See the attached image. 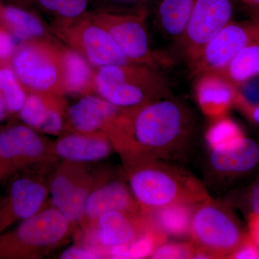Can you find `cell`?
I'll return each mask as SVG.
<instances>
[{"label":"cell","instance_id":"cell-39","mask_svg":"<svg viewBox=\"0 0 259 259\" xmlns=\"http://www.w3.org/2000/svg\"><path fill=\"white\" fill-rule=\"evenodd\" d=\"M247 115L253 120V122L259 125V104L254 108L252 109Z\"/></svg>","mask_w":259,"mask_h":259},{"label":"cell","instance_id":"cell-30","mask_svg":"<svg viewBox=\"0 0 259 259\" xmlns=\"http://www.w3.org/2000/svg\"><path fill=\"white\" fill-rule=\"evenodd\" d=\"M156 0H94V10L116 13H149Z\"/></svg>","mask_w":259,"mask_h":259},{"label":"cell","instance_id":"cell-25","mask_svg":"<svg viewBox=\"0 0 259 259\" xmlns=\"http://www.w3.org/2000/svg\"><path fill=\"white\" fill-rule=\"evenodd\" d=\"M220 75L237 88L259 77V41L242 49Z\"/></svg>","mask_w":259,"mask_h":259},{"label":"cell","instance_id":"cell-2","mask_svg":"<svg viewBox=\"0 0 259 259\" xmlns=\"http://www.w3.org/2000/svg\"><path fill=\"white\" fill-rule=\"evenodd\" d=\"M130 115L133 137L141 151L166 161L180 159L188 151L194 118L179 100L164 97L130 112Z\"/></svg>","mask_w":259,"mask_h":259},{"label":"cell","instance_id":"cell-37","mask_svg":"<svg viewBox=\"0 0 259 259\" xmlns=\"http://www.w3.org/2000/svg\"><path fill=\"white\" fill-rule=\"evenodd\" d=\"M9 2V5H15L20 8L30 10L34 6H37V0H5Z\"/></svg>","mask_w":259,"mask_h":259},{"label":"cell","instance_id":"cell-1","mask_svg":"<svg viewBox=\"0 0 259 259\" xmlns=\"http://www.w3.org/2000/svg\"><path fill=\"white\" fill-rule=\"evenodd\" d=\"M129 187L144 214L177 204L211 199L197 179L185 170L139 151L124 156Z\"/></svg>","mask_w":259,"mask_h":259},{"label":"cell","instance_id":"cell-28","mask_svg":"<svg viewBox=\"0 0 259 259\" xmlns=\"http://www.w3.org/2000/svg\"><path fill=\"white\" fill-rule=\"evenodd\" d=\"M212 120L205 135L206 142L209 149L229 144L245 136L240 126L226 115Z\"/></svg>","mask_w":259,"mask_h":259},{"label":"cell","instance_id":"cell-31","mask_svg":"<svg viewBox=\"0 0 259 259\" xmlns=\"http://www.w3.org/2000/svg\"><path fill=\"white\" fill-rule=\"evenodd\" d=\"M195 248L191 242H165L158 245L151 255V258H193Z\"/></svg>","mask_w":259,"mask_h":259},{"label":"cell","instance_id":"cell-26","mask_svg":"<svg viewBox=\"0 0 259 259\" xmlns=\"http://www.w3.org/2000/svg\"><path fill=\"white\" fill-rule=\"evenodd\" d=\"M60 95L28 93L23 106L18 112L25 125L38 131L47 120L53 105Z\"/></svg>","mask_w":259,"mask_h":259},{"label":"cell","instance_id":"cell-44","mask_svg":"<svg viewBox=\"0 0 259 259\" xmlns=\"http://www.w3.org/2000/svg\"><path fill=\"white\" fill-rule=\"evenodd\" d=\"M2 6H3V5H2L1 3H0V8H2Z\"/></svg>","mask_w":259,"mask_h":259},{"label":"cell","instance_id":"cell-27","mask_svg":"<svg viewBox=\"0 0 259 259\" xmlns=\"http://www.w3.org/2000/svg\"><path fill=\"white\" fill-rule=\"evenodd\" d=\"M0 93L9 113H18L25 103L28 93L19 81L10 64L0 66Z\"/></svg>","mask_w":259,"mask_h":259},{"label":"cell","instance_id":"cell-33","mask_svg":"<svg viewBox=\"0 0 259 259\" xmlns=\"http://www.w3.org/2000/svg\"><path fill=\"white\" fill-rule=\"evenodd\" d=\"M16 48L11 34L1 25V28H0V66L10 64V61L14 54Z\"/></svg>","mask_w":259,"mask_h":259},{"label":"cell","instance_id":"cell-10","mask_svg":"<svg viewBox=\"0 0 259 259\" xmlns=\"http://www.w3.org/2000/svg\"><path fill=\"white\" fill-rule=\"evenodd\" d=\"M234 15V0H194L185 36L181 41L191 61L202 48L228 25Z\"/></svg>","mask_w":259,"mask_h":259},{"label":"cell","instance_id":"cell-6","mask_svg":"<svg viewBox=\"0 0 259 259\" xmlns=\"http://www.w3.org/2000/svg\"><path fill=\"white\" fill-rule=\"evenodd\" d=\"M71 225L52 206L0 235V258H29L60 245L69 236Z\"/></svg>","mask_w":259,"mask_h":259},{"label":"cell","instance_id":"cell-13","mask_svg":"<svg viewBox=\"0 0 259 259\" xmlns=\"http://www.w3.org/2000/svg\"><path fill=\"white\" fill-rule=\"evenodd\" d=\"M46 151L41 136L25 124L10 126L0 132V165L5 176L38 161Z\"/></svg>","mask_w":259,"mask_h":259},{"label":"cell","instance_id":"cell-7","mask_svg":"<svg viewBox=\"0 0 259 259\" xmlns=\"http://www.w3.org/2000/svg\"><path fill=\"white\" fill-rule=\"evenodd\" d=\"M51 30L66 47L77 51L94 67L134 64L90 12L76 18L54 19Z\"/></svg>","mask_w":259,"mask_h":259},{"label":"cell","instance_id":"cell-16","mask_svg":"<svg viewBox=\"0 0 259 259\" xmlns=\"http://www.w3.org/2000/svg\"><path fill=\"white\" fill-rule=\"evenodd\" d=\"M95 238L99 246L107 250L126 244L151 226L144 213L109 211L97 218Z\"/></svg>","mask_w":259,"mask_h":259},{"label":"cell","instance_id":"cell-35","mask_svg":"<svg viewBox=\"0 0 259 259\" xmlns=\"http://www.w3.org/2000/svg\"><path fill=\"white\" fill-rule=\"evenodd\" d=\"M228 258L235 259H259V247L252 241L249 236L235 250Z\"/></svg>","mask_w":259,"mask_h":259},{"label":"cell","instance_id":"cell-8","mask_svg":"<svg viewBox=\"0 0 259 259\" xmlns=\"http://www.w3.org/2000/svg\"><path fill=\"white\" fill-rule=\"evenodd\" d=\"M90 13L106 29L131 62L156 69L168 64L169 59L153 50L151 46L146 25L147 13H116L102 10H93Z\"/></svg>","mask_w":259,"mask_h":259},{"label":"cell","instance_id":"cell-5","mask_svg":"<svg viewBox=\"0 0 259 259\" xmlns=\"http://www.w3.org/2000/svg\"><path fill=\"white\" fill-rule=\"evenodd\" d=\"M9 64L27 93L65 95L61 45L51 38L23 41Z\"/></svg>","mask_w":259,"mask_h":259},{"label":"cell","instance_id":"cell-34","mask_svg":"<svg viewBox=\"0 0 259 259\" xmlns=\"http://www.w3.org/2000/svg\"><path fill=\"white\" fill-rule=\"evenodd\" d=\"M243 199V205L248 215L259 214V177L248 187Z\"/></svg>","mask_w":259,"mask_h":259},{"label":"cell","instance_id":"cell-38","mask_svg":"<svg viewBox=\"0 0 259 259\" xmlns=\"http://www.w3.org/2000/svg\"><path fill=\"white\" fill-rule=\"evenodd\" d=\"M8 113H9V112H8L6 103H5L3 95L0 93V122L4 120Z\"/></svg>","mask_w":259,"mask_h":259},{"label":"cell","instance_id":"cell-19","mask_svg":"<svg viewBox=\"0 0 259 259\" xmlns=\"http://www.w3.org/2000/svg\"><path fill=\"white\" fill-rule=\"evenodd\" d=\"M195 95L201 110L213 119L226 115L236 105L238 89L221 75L207 74L198 76Z\"/></svg>","mask_w":259,"mask_h":259},{"label":"cell","instance_id":"cell-11","mask_svg":"<svg viewBox=\"0 0 259 259\" xmlns=\"http://www.w3.org/2000/svg\"><path fill=\"white\" fill-rule=\"evenodd\" d=\"M49 194V189L37 177L27 174L15 177L0 206V235L44 208Z\"/></svg>","mask_w":259,"mask_h":259},{"label":"cell","instance_id":"cell-12","mask_svg":"<svg viewBox=\"0 0 259 259\" xmlns=\"http://www.w3.org/2000/svg\"><path fill=\"white\" fill-rule=\"evenodd\" d=\"M209 150L207 170L218 182L241 178L259 165V144L245 136Z\"/></svg>","mask_w":259,"mask_h":259},{"label":"cell","instance_id":"cell-17","mask_svg":"<svg viewBox=\"0 0 259 259\" xmlns=\"http://www.w3.org/2000/svg\"><path fill=\"white\" fill-rule=\"evenodd\" d=\"M115 147L105 133L81 134L74 132L61 136L54 145L58 157L70 163H91L108 157Z\"/></svg>","mask_w":259,"mask_h":259},{"label":"cell","instance_id":"cell-41","mask_svg":"<svg viewBox=\"0 0 259 259\" xmlns=\"http://www.w3.org/2000/svg\"><path fill=\"white\" fill-rule=\"evenodd\" d=\"M252 20H254L259 25V8H250Z\"/></svg>","mask_w":259,"mask_h":259},{"label":"cell","instance_id":"cell-23","mask_svg":"<svg viewBox=\"0 0 259 259\" xmlns=\"http://www.w3.org/2000/svg\"><path fill=\"white\" fill-rule=\"evenodd\" d=\"M197 204H177L146 213L150 222L166 236L190 235L192 214Z\"/></svg>","mask_w":259,"mask_h":259},{"label":"cell","instance_id":"cell-42","mask_svg":"<svg viewBox=\"0 0 259 259\" xmlns=\"http://www.w3.org/2000/svg\"><path fill=\"white\" fill-rule=\"evenodd\" d=\"M5 177V175L4 171H3V168H2L1 165H0V180H1V179H3V177Z\"/></svg>","mask_w":259,"mask_h":259},{"label":"cell","instance_id":"cell-22","mask_svg":"<svg viewBox=\"0 0 259 259\" xmlns=\"http://www.w3.org/2000/svg\"><path fill=\"white\" fill-rule=\"evenodd\" d=\"M0 25L23 41L51 38L45 24L30 10L13 5L0 8Z\"/></svg>","mask_w":259,"mask_h":259},{"label":"cell","instance_id":"cell-32","mask_svg":"<svg viewBox=\"0 0 259 259\" xmlns=\"http://www.w3.org/2000/svg\"><path fill=\"white\" fill-rule=\"evenodd\" d=\"M108 257L107 250L101 247L89 245H72L61 252L59 258L61 259H97Z\"/></svg>","mask_w":259,"mask_h":259},{"label":"cell","instance_id":"cell-3","mask_svg":"<svg viewBox=\"0 0 259 259\" xmlns=\"http://www.w3.org/2000/svg\"><path fill=\"white\" fill-rule=\"evenodd\" d=\"M94 88L99 97L127 112L171 96L168 81L159 70L136 64L95 68Z\"/></svg>","mask_w":259,"mask_h":259},{"label":"cell","instance_id":"cell-15","mask_svg":"<svg viewBox=\"0 0 259 259\" xmlns=\"http://www.w3.org/2000/svg\"><path fill=\"white\" fill-rule=\"evenodd\" d=\"M92 185L82 175L71 170H61L49 186L51 206L59 210L70 224L81 222Z\"/></svg>","mask_w":259,"mask_h":259},{"label":"cell","instance_id":"cell-43","mask_svg":"<svg viewBox=\"0 0 259 259\" xmlns=\"http://www.w3.org/2000/svg\"><path fill=\"white\" fill-rule=\"evenodd\" d=\"M3 201H4V198H0V206L3 204Z\"/></svg>","mask_w":259,"mask_h":259},{"label":"cell","instance_id":"cell-40","mask_svg":"<svg viewBox=\"0 0 259 259\" xmlns=\"http://www.w3.org/2000/svg\"><path fill=\"white\" fill-rule=\"evenodd\" d=\"M249 8H259V0H241Z\"/></svg>","mask_w":259,"mask_h":259},{"label":"cell","instance_id":"cell-14","mask_svg":"<svg viewBox=\"0 0 259 259\" xmlns=\"http://www.w3.org/2000/svg\"><path fill=\"white\" fill-rule=\"evenodd\" d=\"M126 112L117 108L99 96L83 95L68 107L66 119L75 132L111 134L123 120Z\"/></svg>","mask_w":259,"mask_h":259},{"label":"cell","instance_id":"cell-9","mask_svg":"<svg viewBox=\"0 0 259 259\" xmlns=\"http://www.w3.org/2000/svg\"><path fill=\"white\" fill-rule=\"evenodd\" d=\"M258 41L259 25L256 22L232 20L190 61L191 67L197 77L207 74H221L242 49Z\"/></svg>","mask_w":259,"mask_h":259},{"label":"cell","instance_id":"cell-24","mask_svg":"<svg viewBox=\"0 0 259 259\" xmlns=\"http://www.w3.org/2000/svg\"><path fill=\"white\" fill-rule=\"evenodd\" d=\"M167 236L151 224L142 234L126 244L107 249L108 258H145L151 257L158 245L166 241Z\"/></svg>","mask_w":259,"mask_h":259},{"label":"cell","instance_id":"cell-4","mask_svg":"<svg viewBox=\"0 0 259 259\" xmlns=\"http://www.w3.org/2000/svg\"><path fill=\"white\" fill-rule=\"evenodd\" d=\"M193 258H228L248 237L225 204L212 199L196 206L190 223Z\"/></svg>","mask_w":259,"mask_h":259},{"label":"cell","instance_id":"cell-36","mask_svg":"<svg viewBox=\"0 0 259 259\" xmlns=\"http://www.w3.org/2000/svg\"><path fill=\"white\" fill-rule=\"evenodd\" d=\"M248 236L259 247V214L248 215Z\"/></svg>","mask_w":259,"mask_h":259},{"label":"cell","instance_id":"cell-20","mask_svg":"<svg viewBox=\"0 0 259 259\" xmlns=\"http://www.w3.org/2000/svg\"><path fill=\"white\" fill-rule=\"evenodd\" d=\"M61 65L65 95L95 93V67L77 51L61 46Z\"/></svg>","mask_w":259,"mask_h":259},{"label":"cell","instance_id":"cell-29","mask_svg":"<svg viewBox=\"0 0 259 259\" xmlns=\"http://www.w3.org/2000/svg\"><path fill=\"white\" fill-rule=\"evenodd\" d=\"M94 0H37V6L54 19L78 18L88 12Z\"/></svg>","mask_w":259,"mask_h":259},{"label":"cell","instance_id":"cell-18","mask_svg":"<svg viewBox=\"0 0 259 259\" xmlns=\"http://www.w3.org/2000/svg\"><path fill=\"white\" fill-rule=\"evenodd\" d=\"M109 211L144 213L129 186L117 180L105 182L91 191L87 200L83 218L95 221Z\"/></svg>","mask_w":259,"mask_h":259},{"label":"cell","instance_id":"cell-21","mask_svg":"<svg viewBox=\"0 0 259 259\" xmlns=\"http://www.w3.org/2000/svg\"><path fill=\"white\" fill-rule=\"evenodd\" d=\"M194 0H156L155 19L163 36L180 44L192 14Z\"/></svg>","mask_w":259,"mask_h":259}]
</instances>
